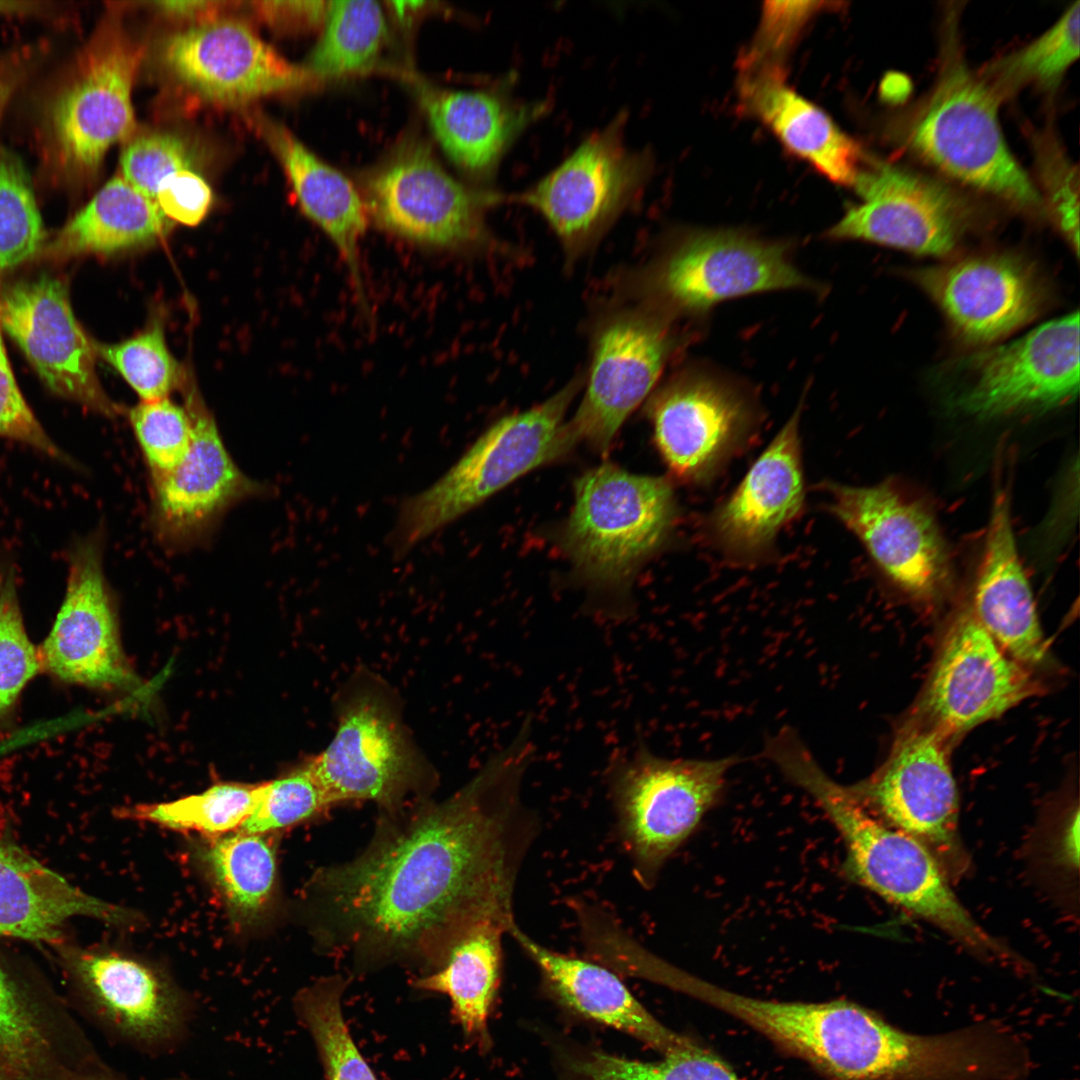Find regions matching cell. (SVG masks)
Wrapping results in <instances>:
<instances>
[{
	"instance_id": "obj_1",
	"label": "cell",
	"mask_w": 1080,
	"mask_h": 1080,
	"mask_svg": "<svg viewBox=\"0 0 1080 1080\" xmlns=\"http://www.w3.org/2000/svg\"><path fill=\"white\" fill-rule=\"evenodd\" d=\"M532 755L530 728L460 791L391 813L351 861L322 867L309 884L311 930L320 948L361 968H440L484 925L508 933L521 866L539 833L521 799Z\"/></svg>"
},
{
	"instance_id": "obj_2",
	"label": "cell",
	"mask_w": 1080,
	"mask_h": 1080,
	"mask_svg": "<svg viewBox=\"0 0 1080 1080\" xmlns=\"http://www.w3.org/2000/svg\"><path fill=\"white\" fill-rule=\"evenodd\" d=\"M769 759L817 801L837 828L852 880L940 928L979 956L1005 961L1013 957L959 901L935 855L872 814L848 786L833 781L798 737L776 742Z\"/></svg>"
},
{
	"instance_id": "obj_3",
	"label": "cell",
	"mask_w": 1080,
	"mask_h": 1080,
	"mask_svg": "<svg viewBox=\"0 0 1080 1080\" xmlns=\"http://www.w3.org/2000/svg\"><path fill=\"white\" fill-rule=\"evenodd\" d=\"M581 384L576 377L537 406L502 417L437 481L406 498L389 536L393 553L405 555L523 474L567 452L574 443L564 418Z\"/></svg>"
},
{
	"instance_id": "obj_4",
	"label": "cell",
	"mask_w": 1080,
	"mask_h": 1080,
	"mask_svg": "<svg viewBox=\"0 0 1080 1080\" xmlns=\"http://www.w3.org/2000/svg\"><path fill=\"white\" fill-rule=\"evenodd\" d=\"M142 57L120 24L107 21L57 83L42 131L47 165L61 181L92 176L108 149L134 132L131 92Z\"/></svg>"
},
{
	"instance_id": "obj_5",
	"label": "cell",
	"mask_w": 1080,
	"mask_h": 1080,
	"mask_svg": "<svg viewBox=\"0 0 1080 1080\" xmlns=\"http://www.w3.org/2000/svg\"><path fill=\"white\" fill-rule=\"evenodd\" d=\"M1000 97L954 51L912 121V149L945 174L1019 208L1043 201L1010 152L998 119Z\"/></svg>"
},
{
	"instance_id": "obj_6",
	"label": "cell",
	"mask_w": 1080,
	"mask_h": 1080,
	"mask_svg": "<svg viewBox=\"0 0 1080 1080\" xmlns=\"http://www.w3.org/2000/svg\"><path fill=\"white\" fill-rule=\"evenodd\" d=\"M736 757L666 759L639 744L614 760L608 782L621 839L640 883L651 887L723 791Z\"/></svg>"
},
{
	"instance_id": "obj_7",
	"label": "cell",
	"mask_w": 1080,
	"mask_h": 1080,
	"mask_svg": "<svg viewBox=\"0 0 1080 1080\" xmlns=\"http://www.w3.org/2000/svg\"><path fill=\"white\" fill-rule=\"evenodd\" d=\"M673 516L674 496L665 479L603 464L577 481L562 545L586 580L622 590L664 540Z\"/></svg>"
},
{
	"instance_id": "obj_8",
	"label": "cell",
	"mask_w": 1080,
	"mask_h": 1080,
	"mask_svg": "<svg viewBox=\"0 0 1080 1080\" xmlns=\"http://www.w3.org/2000/svg\"><path fill=\"white\" fill-rule=\"evenodd\" d=\"M364 203L390 233L433 248L487 242L484 215L499 198L453 178L422 141L401 142L363 177Z\"/></svg>"
},
{
	"instance_id": "obj_9",
	"label": "cell",
	"mask_w": 1080,
	"mask_h": 1080,
	"mask_svg": "<svg viewBox=\"0 0 1080 1080\" xmlns=\"http://www.w3.org/2000/svg\"><path fill=\"white\" fill-rule=\"evenodd\" d=\"M951 739L915 719L883 765L851 793L884 823L923 843L947 872L965 867L959 800L949 760Z\"/></svg>"
},
{
	"instance_id": "obj_10",
	"label": "cell",
	"mask_w": 1080,
	"mask_h": 1080,
	"mask_svg": "<svg viewBox=\"0 0 1080 1080\" xmlns=\"http://www.w3.org/2000/svg\"><path fill=\"white\" fill-rule=\"evenodd\" d=\"M619 121L587 137L516 200L550 225L569 261L596 243L644 184L648 159L625 144Z\"/></svg>"
},
{
	"instance_id": "obj_11",
	"label": "cell",
	"mask_w": 1080,
	"mask_h": 1080,
	"mask_svg": "<svg viewBox=\"0 0 1080 1080\" xmlns=\"http://www.w3.org/2000/svg\"><path fill=\"white\" fill-rule=\"evenodd\" d=\"M305 764L329 806L367 800L387 814L399 812L427 779L391 704L372 690L355 692L342 704L333 739Z\"/></svg>"
},
{
	"instance_id": "obj_12",
	"label": "cell",
	"mask_w": 1080,
	"mask_h": 1080,
	"mask_svg": "<svg viewBox=\"0 0 1080 1080\" xmlns=\"http://www.w3.org/2000/svg\"><path fill=\"white\" fill-rule=\"evenodd\" d=\"M1038 686L966 608L951 625L923 693L918 719L951 740L994 719Z\"/></svg>"
},
{
	"instance_id": "obj_13",
	"label": "cell",
	"mask_w": 1080,
	"mask_h": 1080,
	"mask_svg": "<svg viewBox=\"0 0 1080 1080\" xmlns=\"http://www.w3.org/2000/svg\"><path fill=\"white\" fill-rule=\"evenodd\" d=\"M649 283L664 304L695 313L753 293L815 287L783 246L732 231L689 235L659 262Z\"/></svg>"
},
{
	"instance_id": "obj_14",
	"label": "cell",
	"mask_w": 1080,
	"mask_h": 1080,
	"mask_svg": "<svg viewBox=\"0 0 1080 1080\" xmlns=\"http://www.w3.org/2000/svg\"><path fill=\"white\" fill-rule=\"evenodd\" d=\"M103 554L101 531L73 545L64 600L39 655L42 665L63 681L134 688L138 679L121 646Z\"/></svg>"
},
{
	"instance_id": "obj_15",
	"label": "cell",
	"mask_w": 1080,
	"mask_h": 1080,
	"mask_svg": "<svg viewBox=\"0 0 1080 1080\" xmlns=\"http://www.w3.org/2000/svg\"><path fill=\"white\" fill-rule=\"evenodd\" d=\"M673 340L651 310H622L605 320L594 337L584 397L567 426L575 444L603 452L630 413L660 377Z\"/></svg>"
},
{
	"instance_id": "obj_16",
	"label": "cell",
	"mask_w": 1080,
	"mask_h": 1080,
	"mask_svg": "<svg viewBox=\"0 0 1080 1080\" xmlns=\"http://www.w3.org/2000/svg\"><path fill=\"white\" fill-rule=\"evenodd\" d=\"M182 390L193 425L191 447L175 469L150 480L153 530L172 549L199 543L233 505L265 492L232 459L195 385L187 380Z\"/></svg>"
},
{
	"instance_id": "obj_17",
	"label": "cell",
	"mask_w": 1080,
	"mask_h": 1080,
	"mask_svg": "<svg viewBox=\"0 0 1080 1080\" xmlns=\"http://www.w3.org/2000/svg\"><path fill=\"white\" fill-rule=\"evenodd\" d=\"M1079 313L1045 322L973 361L975 379L959 398L979 418L1048 410L1079 391Z\"/></svg>"
},
{
	"instance_id": "obj_18",
	"label": "cell",
	"mask_w": 1080,
	"mask_h": 1080,
	"mask_svg": "<svg viewBox=\"0 0 1080 1080\" xmlns=\"http://www.w3.org/2000/svg\"><path fill=\"white\" fill-rule=\"evenodd\" d=\"M0 324L53 392L109 418L122 414L98 380L94 343L75 318L62 280L43 275L7 287Z\"/></svg>"
},
{
	"instance_id": "obj_19",
	"label": "cell",
	"mask_w": 1080,
	"mask_h": 1080,
	"mask_svg": "<svg viewBox=\"0 0 1080 1080\" xmlns=\"http://www.w3.org/2000/svg\"><path fill=\"white\" fill-rule=\"evenodd\" d=\"M863 203L850 208L829 231L840 240H862L912 253L944 256L967 224L963 202L927 177L888 164L861 169L854 183Z\"/></svg>"
},
{
	"instance_id": "obj_20",
	"label": "cell",
	"mask_w": 1080,
	"mask_h": 1080,
	"mask_svg": "<svg viewBox=\"0 0 1080 1080\" xmlns=\"http://www.w3.org/2000/svg\"><path fill=\"white\" fill-rule=\"evenodd\" d=\"M162 59L184 85L207 100L239 105L303 87L314 78L287 61L249 26L213 18L170 35Z\"/></svg>"
},
{
	"instance_id": "obj_21",
	"label": "cell",
	"mask_w": 1080,
	"mask_h": 1080,
	"mask_svg": "<svg viewBox=\"0 0 1080 1080\" xmlns=\"http://www.w3.org/2000/svg\"><path fill=\"white\" fill-rule=\"evenodd\" d=\"M828 488L832 512L895 584L920 598L934 596L944 587L949 558L937 523L924 505L888 483Z\"/></svg>"
},
{
	"instance_id": "obj_22",
	"label": "cell",
	"mask_w": 1080,
	"mask_h": 1080,
	"mask_svg": "<svg viewBox=\"0 0 1080 1080\" xmlns=\"http://www.w3.org/2000/svg\"><path fill=\"white\" fill-rule=\"evenodd\" d=\"M913 280L970 343L997 341L1030 322L1042 305L1032 270L1016 257L969 256L914 270Z\"/></svg>"
},
{
	"instance_id": "obj_23",
	"label": "cell",
	"mask_w": 1080,
	"mask_h": 1080,
	"mask_svg": "<svg viewBox=\"0 0 1080 1080\" xmlns=\"http://www.w3.org/2000/svg\"><path fill=\"white\" fill-rule=\"evenodd\" d=\"M649 414L657 447L679 478L699 481L744 440L750 412L728 386L702 375L678 377L653 397Z\"/></svg>"
},
{
	"instance_id": "obj_24",
	"label": "cell",
	"mask_w": 1080,
	"mask_h": 1080,
	"mask_svg": "<svg viewBox=\"0 0 1080 1080\" xmlns=\"http://www.w3.org/2000/svg\"><path fill=\"white\" fill-rule=\"evenodd\" d=\"M799 418L797 409L712 516L715 539L737 558L768 552L779 530L803 505Z\"/></svg>"
},
{
	"instance_id": "obj_25",
	"label": "cell",
	"mask_w": 1080,
	"mask_h": 1080,
	"mask_svg": "<svg viewBox=\"0 0 1080 1080\" xmlns=\"http://www.w3.org/2000/svg\"><path fill=\"white\" fill-rule=\"evenodd\" d=\"M1005 490L996 488L984 553L968 609L995 642L1030 668L1047 657L1029 581L1022 568Z\"/></svg>"
},
{
	"instance_id": "obj_26",
	"label": "cell",
	"mask_w": 1080,
	"mask_h": 1080,
	"mask_svg": "<svg viewBox=\"0 0 1080 1080\" xmlns=\"http://www.w3.org/2000/svg\"><path fill=\"white\" fill-rule=\"evenodd\" d=\"M75 970L102 1018L121 1036L164 1045L180 1035L188 1017L177 988L158 969L114 953H81Z\"/></svg>"
},
{
	"instance_id": "obj_27",
	"label": "cell",
	"mask_w": 1080,
	"mask_h": 1080,
	"mask_svg": "<svg viewBox=\"0 0 1080 1080\" xmlns=\"http://www.w3.org/2000/svg\"><path fill=\"white\" fill-rule=\"evenodd\" d=\"M739 93L746 112L760 119L794 154L831 181L854 185L862 153L834 121L785 83L777 65L740 68Z\"/></svg>"
},
{
	"instance_id": "obj_28",
	"label": "cell",
	"mask_w": 1080,
	"mask_h": 1080,
	"mask_svg": "<svg viewBox=\"0 0 1080 1080\" xmlns=\"http://www.w3.org/2000/svg\"><path fill=\"white\" fill-rule=\"evenodd\" d=\"M508 934L539 968L550 991L577 1013L625 1032L664 1055L693 1043L656 1020L609 969L549 949L516 923Z\"/></svg>"
},
{
	"instance_id": "obj_29",
	"label": "cell",
	"mask_w": 1080,
	"mask_h": 1080,
	"mask_svg": "<svg viewBox=\"0 0 1080 1080\" xmlns=\"http://www.w3.org/2000/svg\"><path fill=\"white\" fill-rule=\"evenodd\" d=\"M75 916L118 924L134 919L131 912L86 894L17 846L0 841V935L51 941Z\"/></svg>"
},
{
	"instance_id": "obj_30",
	"label": "cell",
	"mask_w": 1080,
	"mask_h": 1080,
	"mask_svg": "<svg viewBox=\"0 0 1080 1080\" xmlns=\"http://www.w3.org/2000/svg\"><path fill=\"white\" fill-rule=\"evenodd\" d=\"M263 131L302 211L334 244L366 307L359 247L368 212L362 196L346 176L318 158L287 128L267 122Z\"/></svg>"
},
{
	"instance_id": "obj_31",
	"label": "cell",
	"mask_w": 1080,
	"mask_h": 1080,
	"mask_svg": "<svg viewBox=\"0 0 1080 1080\" xmlns=\"http://www.w3.org/2000/svg\"><path fill=\"white\" fill-rule=\"evenodd\" d=\"M414 90L447 156L473 175H485L500 159L530 112L486 91L452 90L416 81Z\"/></svg>"
},
{
	"instance_id": "obj_32",
	"label": "cell",
	"mask_w": 1080,
	"mask_h": 1080,
	"mask_svg": "<svg viewBox=\"0 0 1080 1080\" xmlns=\"http://www.w3.org/2000/svg\"><path fill=\"white\" fill-rule=\"evenodd\" d=\"M172 224L155 201L117 176L56 234L43 255L65 260L145 248L163 238Z\"/></svg>"
},
{
	"instance_id": "obj_33",
	"label": "cell",
	"mask_w": 1080,
	"mask_h": 1080,
	"mask_svg": "<svg viewBox=\"0 0 1080 1080\" xmlns=\"http://www.w3.org/2000/svg\"><path fill=\"white\" fill-rule=\"evenodd\" d=\"M497 925L478 927L450 951L443 965L419 977L416 988L445 994L466 1035L487 1037V1024L501 971L502 936Z\"/></svg>"
},
{
	"instance_id": "obj_34",
	"label": "cell",
	"mask_w": 1080,
	"mask_h": 1080,
	"mask_svg": "<svg viewBox=\"0 0 1080 1080\" xmlns=\"http://www.w3.org/2000/svg\"><path fill=\"white\" fill-rule=\"evenodd\" d=\"M196 856L236 923L249 926L263 918L276 879L274 850L263 834L221 835L199 846Z\"/></svg>"
},
{
	"instance_id": "obj_35",
	"label": "cell",
	"mask_w": 1080,
	"mask_h": 1080,
	"mask_svg": "<svg viewBox=\"0 0 1080 1080\" xmlns=\"http://www.w3.org/2000/svg\"><path fill=\"white\" fill-rule=\"evenodd\" d=\"M323 24L303 66L314 79L362 72L375 63L387 33L377 1H329Z\"/></svg>"
},
{
	"instance_id": "obj_36",
	"label": "cell",
	"mask_w": 1080,
	"mask_h": 1080,
	"mask_svg": "<svg viewBox=\"0 0 1080 1080\" xmlns=\"http://www.w3.org/2000/svg\"><path fill=\"white\" fill-rule=\"evenodd\" d=\"M264 786L265 782L219 783L174 801L134 806L128 809V815L176 830L221 835L244 825Z\"/></svg>"
},
{
	"instance_id": "obj_37",
	"label": "cell",
	"mask_w": 1080,
	"mask_h": 1080,
	"mask_svg": "<svg viewBox=\"0 0 1080 1080\" xmlns=\"http://www.w3.org/2000/svg\"><path fill=\"white\" fill-rule=\"evenodd\" d=\"M345 985L341 976H330L304 988L296 997L297 1014L315 1041L327 1080H377L345 1022Z\"/></svg>"
},
{
	"instance_id": "obj_38",
	"label": "cell",
	"mask_w": 1080,
	"mask_h": 1080,
	"mask_svg": "<svg viewBox=\"0 0 1080 1080\" xmlns=\"http://www.w3.org/2000/svg\"><path fill=\"white\" fill-rule=\"evenodd\" d=\"M1079 12L1076 1L1038 39L991 64L982 77L1002 98L1028 83L1054 88L1079 55Z\"/></svg>"
},
{
	"instance_id": "obj_39",
	"label": "cell",
	"mask_w": 1080,
	"mask_h": 1080,
	"mask_svg": "<svg viewBox=\"0 0 1080 1080\" xmlns=\"http://www.w3.org/2000/svg\"><path fill=\"white\" fill-rule=\"evenodd\" d=\"M93 343L96 355L125 379L141 401L168 398L187 381L167 347L161 319L151 321L143 331L119 343Z\"/></svg>"
},
{
	"instance_id": "obj_40",
	"label": "cell",
	"mask_w": 1080,
	"mask_h": 1080,
	"mask_svg": "<svg viewBox=\"0 0 1080 1080\" xmlns=\"http://www.w3.org/2000/svg\"><path fill=\"white\" fill-rule=\"evenodd\" d=\"M11 80L0 73V113ZM43 240L41 216L24 170L0 147V271L35 255Z\"/></svg>"
},
{
	"instance_id": "obj_41",
	"label": "cell",
	"mask_w": 1080,
	"mask_h": 1080,
	"mask_svg": "<svg viewBox=\"0 0 1080 1080\" xmlns=\"http://www.w3.org/2000/svg\"><path fill=\"white\" fill-rule=\"evenodd\" d=\"M24 992L0 964V1080H32L47 1042Z\"/></svg>"
},
{
	"instance_id": "obj_42",
	"label": "cell",
	"mask_w": 1080,
	"mask_h": 1080,
	"mask_svg": "<svg viewBox=\"0 0 1080 1080\" xmlns=\"http://www.w3.org/2000/svg\"><path fill=\"white\" fill-rule=\"evenodd\" d=\"M128 417L150 480L169 473L183 461L193 441L192 420L184 405L169 397L141 401L130 409Z\"/></svg>"
},
{
	"instance_id": "obj_43",
	"label": "cell",
	"mask_w": 1080,
	"mask_h": 1080,
	"mask_svg": "<svg viewBox=\"0 0 1080 1080\" xmlns=\"http://www.w3.org/2000/svg\"><path fill=\"white\" fill-rule=\"evenodd\" d=\"M42 666L24 627L14 570L5 576L0 594V718Z\"/></svg>"
},
{
	"instance_id": "obj_44",
	"label": "cell",
	"mask_w": 1080,
	"mask_h": 1080,
	"mask_svg": "<svg viewBox=\"0 0 1080 1080\" xmlns=\"http://www.w3.org/2000/svg\"><path fill=\"white\" fill-rule=\"evenodd\" d=\"M329 806L306 764L266 781L261 798L242 831L264 834L302 822Z\"/></svg>"
},
{
	"instance_id": "obj_45",
	"label": "cell",
	"mask_w": 1080,
	"mask_h": 1080,
	"mask_svg": "<svg viewBox=\"0 0 1080 1080\" xmlns=\"http://www.w3.org/2000/svg\"><path fill=\"white\" fill-rule=\"evenodd\" d=\"M593 1080H743L718 1057L692 1043L656 1062L606 1055Z\"/></svg>"
},
{
	"instance_id": "obj_46",
	"label": "cell",
	"mask_w": 1080,
	"mask_h": 1080,
	"mask_svg": "<svg viewBox=\"0 0 1080 1080\" xmlns=\"http://www.w3.org/2000/svg\"><path fill=\"white\" fill-rule=\"evenodd\" d=\"M120 162L123 179L153 201L161 184L173 174L196 169L188 144L169 133L134 138L123 150Z\"/></svg>"
},
{
	"instance_id": "obj_47",
	"label": "cell",
	"mask_w": 1080,
	"mask_h": 1080,
	"mask_svg": "<svg viewBox=\"0 0 1080 1080\" xmlns=\"http://www.w3.org/2000/svg\"><path fill=\"white\" fill-rule=\"evenodd\" d=\"M832 2L766 1L759 29L751 47L738 62L739 67L782 66V58L814 15L832 9Z\"/></svg>"
},
{
	"instance_id": "obj_48",
	"label": "cell",
	"mask_w": 1080,
	"mask_h": 1080,
	"mask_svg": "<svg viewBox=\"0 0 1080 1080\" xmlns=\"http://www.w3.org/2000/svg\"><path fill=\"white\" fill-rule=\"evenodd\" d=\"M0 436L32 446L55 460L71 463L69 457L46 434L22 396L6 355L1 331Z\"/></svg>"
},
{
	"instance_id": "obj_49",
	"label": "cell",
	"mask_w": 1080,
	"mask_h": 1080,
	"mask_svg": "<svg viewBox=\"0 0 1080 1080\" xmlns=\"http://www.w3.org/2000/svg\"><path fill=\"white\" fill-rule=\"evenodd\" d=\"M155 202L172 222L195 226L210 209L212 191L196 169H186L161 184Z\"/></svg>"
},
{
	"instance_id": "obj_50",
	"label": "cell",
	"mask_w": 1080,
	"mask_h": 1080,
	"mask_svg": "<svg viewBox=\"0 0 1080 1080\" xmlns=\"http://www.w3.org/2000/svg\"><path fill=\"white\" fill-rule=\"evenodd\" d=\"M1041 166L1056 220L1073 248L1079 247L1078 177L1071 164L1053 149L1041 151Z\"/></svg>"
},
{
	"instance_id": "obj_51",
	"label": "cell",
	"mask_w": 1080,
	"mask_h": 1080,
	"mask_svg": "<svg viewBox=\"0 0 1080 1080\" xmlns=\"http://www.w3.org/2000/svg\"><path fill=\"white\" fill-rule=\"evenodd\" d=\"M254 5L268 23L290 30H306L323 24L327 9L325 1H260Z\"/></svg>"
},
{
	"instance_id": "obj_52",
	"label": "cell",
	"mask_w": 1080,
	"mask_h": 1080,
	"mask_svg": "<svg viewBox=\"0 0 1080 1080\" xmlns=\"http://www.w3.org/2000/svg\"><path fill=\"white\" fill-rule=\"evenodd\" d=\"M156 8L167 15L177 18L194 19L200 22L215 18L223 2L216 1H157Z\"/></svg>"
},
{
	"instance_id": "obj_53",
	"label": "cell",
	"mask_w": 1080,
	"mask_h": 1080,
	"mask_svg": "<svg viewBox=\"0 0 1080 1080\" xmlns=\"http://www.w3.org/2000/svg\"><path fill=\"white\" fill-rule=\"evenodd\" d=\"M48 3L36 1H11L0 0V15L9 14H42L50 11Z\"/></svg>"
},
{
	"instance_id": "obj_54",
	"label": "cell",
	"mask_w": 1080,
	"mask_h": 1080,
	"mask_svg": "<svg viewBox=\"0 0 1080 1080\" xmlns=\"http://www.w3.org/2000/svg\"><path fill=\"white\" fill-rule=\"evenodd\" d=\"M4 580H5V577L3 576L2 572H1V569H0V594H1V591H2Z\"/></svg>"
},
{
	"instance_id": "obj_55",
	"label": "cell",
	"mask_w": 1080,
	"mask_h": 1080,
	"mask_svg": "<svg viewBox=\"0 0 1080 1080\" xmlns=\"http://www.w3.org/2000/svg\"><path fill=\"white\" fill-rule=\"evenodd\" d=\"M96 1080H110V1079H96ZM170 1080H189V1079L179 1078V1079H170Z\"/></svg>"
}]
</instances>
